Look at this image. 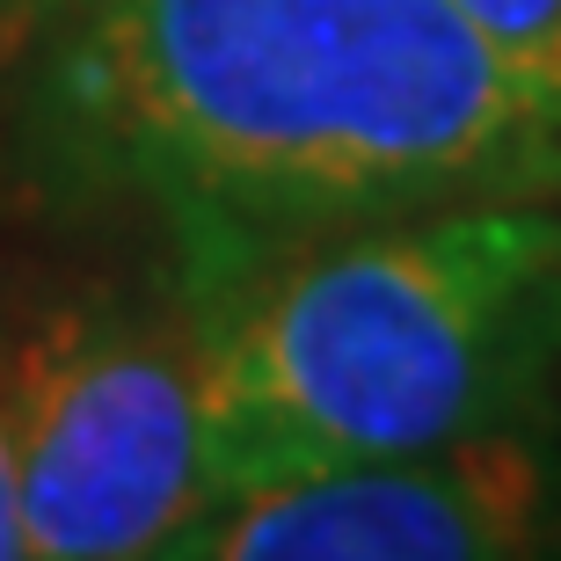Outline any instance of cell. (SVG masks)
<instances>
[{
    "instance_id": "5",
    "label": "cell",
    "mask_w": 561,
    "mask_h": 561,
    "mask_svg": "<svg viewBox=\"0 0 561 561\" xmlns=\"http://www.w3.org/2000/svg\"><path fill=\"white\" fill-rule=\"evenodd\" d=\"M481 30V44L518 73L533 95L561 110V0H453Z\"/></svg>"
},
{
    "instance_id": "1",
    "label": "cell",
    "mask_w": 561,
    "mask_h": 561,
    "mask_svg": "<svg viewBox=\"0 0 561 561\" xmlns=\"http://www.w3.org/2000/svg\"><path fill=\"white\" fill-rule=\"evenodd\" d=\"M44 110L190 233L205 291L343 227L561 190V110L453 0H81Z\"/></svg>"
},
{
    "instance_id": "2",
    "label": "cell",
    "mask_w": 561,
    "mask_h": 561,
    "mask_svg": "<svg viewBox=\"0 0 561 561\" xmlns=\"http://www.w3.org/2000/svg\"><path fill=\"white\" fill-rule=\"evenodd\" d=\"M561 307V219L525 197L401 211L205 291L211 503L496 431Z\"/></svg>"
},
{
    "instance_id": "6",
    "label": "cell",
    "mask_w": 561,
    "mask_h": 561,
    "mask_svg": "<svg viewBox=\"0 0 561 561\" xmlns=\"http://www.w3.org/2000/svg\"><path fill=\"white\" fill-rule=\"evenodd\" d=\"M0 561H22V518H15V445H8V394H0Z\"/></svg>"
},
{
    "instance_id": "3",
    "label": "cell",
    "mask_w": 561,
    "mask_h": 561,
    "mask_svg": "<svg viewBox=\"0 0 561 561\" xmlns=\"http://www.w3.org/2000/svg\"><path fill=\"white\" fill-rule=\"evenodd\" d=\"M22 561H161L211 503L205 307H66L0 357Z\"/></svg>"
},
{
    "instance_id": "4",
    "label": "cell",
    "mask_w": 561,
    "mask_h": 561,
    "mask_svg": "<svg viewBox=\"0 0 561 561\" xmlns=\"http://www.w3.org/2000/svg\"><path fill=\"white\" fill-rule=\"evenodd\" d=\"M161 561H554V496L503 431L205 503Z\"/></svg>"
}]
</instances>
